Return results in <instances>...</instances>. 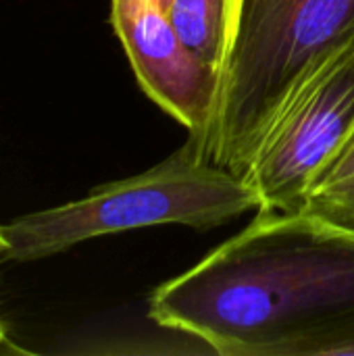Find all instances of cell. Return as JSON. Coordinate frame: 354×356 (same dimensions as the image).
I'll use <instances>...</instances> for the list:
<instances>
[{"mask_svg": "<svg viewBox=\"0 0 354 356\" xmlns=\"http://www.w3.org/2000/svg\"><path fill=\"white\" fill-rule=\"evenodd\" d=\"M148 307L215 355L315 356L354 323V236L305 211L259 213Z\"/></svg>", "mask_w": 354, "mask_h": 356, "instance_id": "obj_1", "label": "cell"}, {"mask_svg": "<svg viewBox=\"0 0 354 356\" xmlns=\"http://www.w3.org/2000/svg\"><path fill=\"white\" fill-rule=\"evenodd\" d=\"M354 33V0H242L202 156L244 175L298 81Z\"/></svg>", "mask_w": 354, "mask_h": 356, "instance_id": "obj_2", "label": "cell"}, {"mask_svg": "<svg viewBox=\"0 0 354 356\" xmlns=\"http://www.w3.org/2000/svg\"><path fill=\"white\" fill-rule=\"evenodd\" d=\"M248 211L259 198L244 175L202 159L188 140L152 169L94 188L88 196L0 225L8 261L54 257L108 234L186 225L213 229Z\"/></svg>", "mask_w": 354, "mask_h": 356, "instance_id": "obj_3", "label": "cell"}, {"mask_svg": "<svg viewBox=\"0 0 354 356\" xmlns=\"http://www.w3.org/2000/svg\"><path fill=\"white\" fill-rule=\"evenodd\" d=\"M354 127V33L319 60L292 90L244 179L259 198L257 213H300L319 169Z\"/></svg>", "mask_w": 354, "mask_h": 356, "instance_id": "obj_4", "label": "cell"}, {"mask_svg": "<svg viewBox=\"0 0 354 356\" xmlns=\"http://www.w3.org/2000/svg\"><path fill=\"white\" fill-rule=\"evenodd\" d=\"M111 23L144 94L188 129L202 156L221 73L182 44L156 0H111Z\"/></svg>", "mask_w": 354, "mask_h": 356, "instance_id": "obj_5", "label": "cell"}, {"mask_svg": "<svg viewBox=\"0 0 354 356\" xmlns=\"http://www.w3.org/2000/svg\"><path fill=\"white\" fill-rule=\"evenodd\" d=\"M242 0H171L169 21L182 44L204 65L223 73L232 54Z\"/></svg>", "mask_w": 354, "mask_h": 356, "instance_id": "obj_6", "label": "cell"}, {"mask_svg": "<svg viewBox=\"0 0 354 356\" xmlns=\"http://www.w3.org/2000/svg\"><path fill=\"white\" fill-rule=\"evenodd\" d=\"M303 211L354 236V127L315 175Z\"/></svg>", "mask_w": 354, "mask_h": 356, "instance_id": "obj_7", "label": "cell"}, {"mask_svg": "<svg viewBox=\"0 0 354 356\" xmlns=\"http://www.w3.org/2000/svg\"><path fill=\"white\" fill-rule=\"evenodd\" d=\"M315 356H354V323L325 340Z\"/></svg>", "mask_w": 354, "mask_h": 356, "instance_id": "obj_8", "label": "cell"}, {"mask_svg": "<svg viewBox=\"0 0 354 356\" xmlns=\"http://www.w3.org/2000/svg\"><path fill=\"white\" fill-rule=\"evenodd\" d=\"M4 254H6V242H4L2 232H0V261H4Z\"/></svg>", "mask_w": 354, "mask_h": 356, "instance_id": "obj_9", "label": "cell"}, {"mask_svg": "<svg viewBox=\"0 0 354 356\" xmlns=\"http://www.w3.org/2000/svg\"><path fill=\"white\" fill-rule=\"evenodd\" d=\"M4 342H6V330H4V325L0 321V344H4Z\"/></svg>", "mask_w": 354, "mask_h": 356, "instance_id": "obj_10", "label": "cell"}]
</instances>
